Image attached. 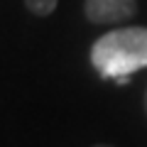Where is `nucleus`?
Listing matches in <instances>:
<instances>
[{
	"label": "nucleus",
	"instance_id": "obj_4",
	"mask_svg": "<svg viewBox=\"0 0 147 147\" xmlns=\"http://www.w3.org/2000/svg\"><path fill=\"white\" fill-rule=\"evenodd\" d=\"M142 105H145V115H147V91H145V98H142Z\"/></svg>",
	"mask_w": 147,
	"mask_h": 147
},
{
	"label": "nucleus",
	"instance_id": "obj_5",
	"mask_svg": "<svg viewBox=\"0 0 147 147\" xmlns=\"http://www.w3.org/2000/svg\"><path fill=\"white\" fill-rule=\"evenodd\" d=\"M93 147H113V145H93Z\"/></svg>",
	"mask_w": 147,
	"mask_h": 147
},
{
	"label": "nucleus",
	"instance_id": "obj_2",
	"mask_svg": "<svg viewBox=\"0 0 147 147\" xmlns=\"http://www.w3.org/2000/svg\"><path fill=\"white\" fill-rule=\"evenodd\" d=\"M84 15L93 25H123L137 15V0H84Z\"/></svg>",
	"mask_w": 147,
	"mask_h": 147
},
{
	"label": "nucleus",
	"instance_id": "obj_3",
	"mask_svg": "<svg viewBox=\"0 0 147 147\" xmlns=\"http://www.w3.org/2000/svg\"><path fill=\"white\" fill-rule=\"evenodd\" d=\"M25 5H27V10H30L32 15L47 17V15H52V12L57 10L59 0H25Z\"/></svg>",
	"mask_w": 147,
	"mask_h": 147
},
{
	"label": "nucleus",
	"instance_id": "obj_1",
	"mask_svg": "<svg viewBox=\"0 0 147 147\" xmlns=\"http://www.w3.org/2000/svg\"><path fill=\"white\" fill-rule=\"evenodd\" d=\"M91 64L103 79L118 81L147 69V27H120L105 32L91 47Z\"/></svg>",
	"mask_w": 147,
	"mask_h": 147
}]
</instances>
